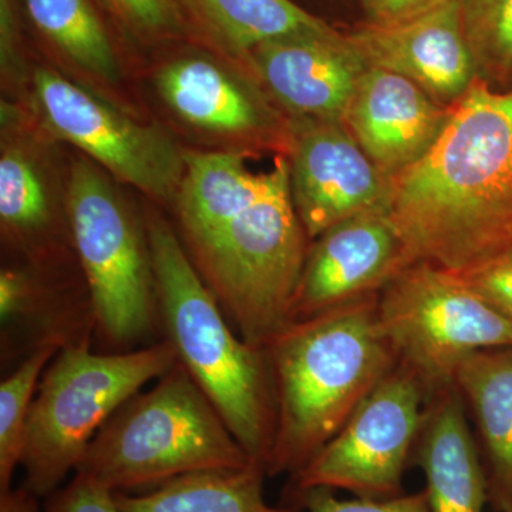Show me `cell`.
I'll return each mask as SVG.
<instances>
[{
    "mask_svg": "<svg viewBox=\"0 0 512 512\" xmlns=\"http://www.w3.org/2000/svg\"><path fill=\"white\" fill-rule=\"evenodd\" d=\"M175 202L192 264L241 338L264 349L289 323L311 247L289 160L255 170L241 153L185 154Z\"/></svg>",
    "mask_w": 512,
    "mask_h": 512,
    "instance_id": "1",
    "label": "cell"
},
{
    "mask_svg": "<svg viewBox=\"0 0 512 512\" xmlns=\"http://www.w3.org/2000/svg\"><path fill=\"white\" fill-rule=\"evenodd\" d=\"M410 265L464 272L512 247V89L477 79L426 156L390 181Z\"/></svg>",
    "mask_w": 512,
    "mask_h": 512,
    "instance_id": "2",
    "label": "cell"
},
{
    "mask_svg": "<svg viewBox=\"0 0 512 512\" xmlns=\"http://www.w3.org/2000/svg\"><path fill=\"white\" fill-rule=\"evenodd\" d=\"M377 296L293 320L266 343L276 407L269 477L299 473L396 367Z\"/></svg>",
    "mask_w": 512,
    "mask_h": 512,
    "instance_id": "3",
    "label": "cell"
},
{
    "mask_svg": "<svg viewBox=\"0 0 512 512\" xmlns=\"http://www.w3.org/2000/svg\"><path fill=\"white\" fill-rule=\"evenodd\" d=\"M146 228L164 339L248 456L265 467L276 424L265 349L234 329L174 229L157 217Z\"/></svg>",
    "mask_w": 512,
    "mask_h": 512,
    "instance_id": "4",
    "label": "cell"
},
{
    "mask_svg": "<svg viewBox=\"0 0 512 512\" xmlns=\"http://www.w3.org/2000/svg\"><path fill=\"white\" fill-rule=\"evenodd\" d=\"M258 464L180 362L117 410L76 473L114 493L150 490L185 474Z\"/></svg>",
    "mask_w": 512,
    "mask_h": 512,
    "instance_id": "5",
    "label": "cell"
},
{
    "mask_svg": "<svg viewBox=\"0 0 512 512\" xmlns=\"http://www.w3.org/2000/svg\"><path fill=\"white\" fill-rule=\"evenodd\" d=\"M175 363L177 353L167 339L127 352H94L92 340L60 350L30 410L23 487L36 497L55 493L110 417Z\"/></svg>",
    "mask_w": 512,
    "mask_h": 512,
    "instance_id": "6",
    "label": "cell"
},
{
    "mask_svg": "<svg viewBox=\"0 0 512 512\" xmlns=\"http://www.w3.org/2000/svg\"><path fill=\"white\" fill-rule=\"evenodd\" d=\"M70 231L92 302L94 338L104 352L158 342L156 279L147 228L89 163L77 161L69 183Z\"/></svg>",
    "mask_w": 512,
    "mask_h": 512,
    "instance_id": "7",
    "label": "cell"
},
{
    "mask_svg": "<svg viewBox=\"0 0 512 512\" xmlns=\"http://www.w3.org/2000/svg\"><path fill=\"white\" fill-rule=\"evenodd\" d=\"M377 319L397 363L429 397L454 386L460 366L483 350L512 348V319L458 272L414 262L377 296Z\"/></svg>",
    "mask_w": 512,
    "mask_h": 512,
    "instance_id": "8",
    "label": "cell"
},
{
    "mask_svg": "<svg viewBox=\"0 0 512 512\" xmlns=\"http://www.w3.org/2000/svg\"><path fill=\"white\" fill-rule=\"evenodd\" d=\"M429 400L419 377L397 363L339 433L291 477V491L329 488L365 500L404 494V471L419 440Z\"/></svg>",
    "mask_w": 512,
    "mask_h": 512,
    "instance_id": "9",
    "label": "cell"
},
{
    "mask_svg": "<svg viewBox=\"0 0 512 512\" xmlns=\"http://www.w3.org/2000/svg\"><path fill=\"white\" fill-rule=\"evenodd\" d=\"M35 93L43 119L57 136L138 190L157 200H175L185 154L163 131L137 123L53 70H37Z\"/></svg>",
    "mask_w": 512,
    "mask_h": 512,
    "instance_id": "10",
    "label": "cell"
},
{
    "mask_svg": "<svg viewBox=\"0 0 512 512\" xmlns=\"http://www.w3.org/2000/svg\"><path fill=\"white\" fill-rule=\"evenodd\" d=\"M289 168L293 204L311 242L340 222L387 212L390 180L342 121L299 119Z\"/></svg>",
    "mask_w": 512,
    "mask_h": 512,
    "instance_id": "11",
    "label": "cell"
},
{
    "mask_svg": "<svg viewBox=\"0 0 512 512\" xmlns=\"http://www.w3.org/2000/svg\"><path fill=\"white\" fill-rule=\"evenodd\" d=\"M410 262L386 211L359 215L311 242L289 322L372 298Z\"/></svg>",
    "mask_w": 512,
    "mask_h": 512,
    "instance_id": "12",
    "label": "cell"
},
{
    "mask_svg": "<svg viewBox=\"0 0 512 512\" xmlns=\"http://www.w3.org/2000/svg\"><path fill=\"white\" fill-rule=\"evenodd\" d=\"M348 39L367 67L406 77L443 106L457 103L478 79L460 0L396 25L367 22Z\"/></svg>",
    "mask_w": 512,
    "mask_h": 512,
    "instance_id": "13",
    "label": "cell"
},
{
    "mask_svg": "<svg viewBox=\"0 0 512 512\" xmlns=\"http://www.w3.org/2000/svg\"><path fill=\"white\" fill-rule=\"evenodd\" d=\"M249 53L269 93L299 119L342 121L367 70L338 30L272 40Z\"/></svg>",
    "mask_w": 512,
    "mask_h": 512,
    "instance_id": "14",
    "label": "cell"
},
{
    "mask_svg": "<svg viewBox=\"0 0 512 512\" xmlns=\"http://www.w3.org/2000/svg\"><path fill=\"white\" fill-rule=\"evenodd\" d=\"M450 109L406 77L367 67L342 123L392 181L426 156Z\"/></svg>",
    "mask_w": 512,
    "mask_h": 512,
    "instance_id": "15",
    "label": "cell"
},
{
    "mask_svg": "<svg viewBox=\"0 0 512 512\" xmlns=\"http://www.w3.org/2000/svg\"><path fill=\"white\" fill-rule=\"evenodd\" d=\"M413 460L426 480L430 512H485L487 473L456 386L429 400Z\"/></svg>",
    "mask_w": 512,
    "mask_h": 512,
    "instance_id": "16",
    "label": "cell"
},
{
    "mask_svg": "<svg viewBox=\"0 0 512 512\" xmlns=\"http://www.w3.org/2000/svg\"><path fill=\"white\" fill-rule=\"evenodd\" d=\"M454 386L473 410L487 451L490 503L512 512V348L474 353Z\"/></svg>",
    "mask_w": 512,
    "mask_h": 512,
    "instance_id": "17",
    "label": "cell"
},
{
    "mask_svg": "<svg viewBox=\"0 0 512 512\" xmlns=\"http://www.w3.org/2000/svg\"><path fill=\"white\" fill-rule=\"evenodd\" d=\"M161 96L192 126L225 134H252L266 126L265 111L245 84L211 60L184 57L157 76Z\"/></svg>",
    "mask_w": 512,
    "mask_h": 512,
    "instance_id": "18",
    "label": "cell"
},
{
    "mask_svg": "<svg viewBox=\"0 0 512 512\" xmlns=\"http://www.w3.org/2000/svg\"><path fill=\"white\" fill-rule=\"evenodd\" d=\"M266 476L261 464L198 471L144 493H116V500L121 512H298L266 503Z\"/></svg>",
    "mask_w": 512,
    "mask_h": 512,
    "instance_id": "19",
    "label": "cell"
},
{
    "mask_svg": "<svg viewBox=\"0 0 512 512\" xmlns=\"http://www.w3.org/2000/svg\"><path fill=\"white\" fill-rule=\"evenodd\" d=\"M208 26L239 52L284 37L329 33L328 23L292 0H191Z\"/></svg>",
    "mask_w": 512,
    "mask_h": 512,
    "instance_id": "20",
    "label": "cell"
},
{
    "mask_svg": "<svg viewBox=\"0 0 512 512\" xmlns=\"http://www.w3.org/2000/svg\"><path fill=\"white\" fill-rule=\"evenodd\" d=\"M40 30L69 59L103 79H119V64L106 29L89 0H25Z\"/></svg>",
    "mask_w": 512,
    "mask_h": 512,
    "instance_id": "21",
    "label": "cell"
},
{
    "mask_svg": "<svg viewBox=\"0 0 512 512\" xmlns=\"http://www.w3.org/2000/svg\"><path fill=\"white\" fill-rule=\"evenodd\" d=\"M56 346H43L9 370L0 383V493L10 490L16 467L22 466L26 431L37 387Z\"/></svg>",
    "mask_w": 512,
    "mask_h": 512,
    "instance_id": "22",
    "label": "cell"
},
{
    "mask_svg": "<svg viewBox=\"0 0 512 512\" xmlns=\"http://www.w3.org/2000/svg\"><path fill=\"white\" fill-rule=\"evenodd\" d=\"M478 79L512 89V0H460Z\"/></svg>",
    "mask_w": 512,
    "mask_h": 512,
    "instance_id": "23",
    "label": "cell"
},
{
    "mask_svg": "<svg viewBox=\"0 0 512 512\" xmlns=\"http://www.w3.org/2000/svg\"><path fill=\"white\" fill-rule=\"evenodd\" d=\"M0 218L15 235L42 232L50 212L42 180L19 151H8L0 160Z\"/></svg>",
    "mask_w": 512,
    "mask_h": 512,
    "instance_id": "24",
    "label": "cell"
},
{
    "mask_svg": "<svg viewBox=\"0 0 512 512\" xmlns=\"http://www.w3.org/2000/svg\"><path fill=\"white\" fill-rule=\"evenodd\" d=\"M291 495L306 512H430L424 491L387 500H340L329 488L291 491Z\"/></svg>",
    "mask_w": 512,
    "mask_h": 512,
    "instance_id": "25",
    "label": "cell"
},
{
    "mask_svg": "<svg viewBox=\"0 0 512 512\" xmlns=\"http://www.w3.org/2000/svg\"><path fill=\"white\" fill-rule=\"evenodd\" d=\"M458 274H461L485 301L512 319V247Z\"/></svg>",
    "mask_w": 512,
    "mask_h": 512,
    "instance_id": "26",
    "label": "cell"
},
{
    "mask_svg": "<svg viewBox=\"0 0 512 512\" xmlns=\"http://www.w3.org/2000/svg\"><path fill=\"white\" fill-rule=\"evenodd\" d=\"M46 512H121L116 493L83 473L47 497Z\"/></svg>",
    "mask_w": 512,
    "mask_h": 512,
    "instance_id": "27",
    "label": "cell"
},
{
    "mask_svg": "<svg viewBox=\"0 0 512 512\" xmlns=\"http://www.w3.org/2000/svg\"><path fill=\"white\" fill-rule=\"evenodd\" d=\"M117 13L130 25L146 32L178 29L180 12L174 0H109Z\"/></svg>",
    "mask_w": 512,
    "mask_h": 512,
    "instance_id": "28",
    "label": "cell"
},
{
    "mask_svg": "<svg viewBox=\"0 0 512 512\" xmlns=\"http://www.w3.org/2000/svg\"><path fill=\"white\" fill-rule=\"evenodd\" d=\"M446 2L448 0H362L369 23L380 26L406 22Z\"/></svg>",
    "mask_w": 512,
    "mask_h": 512,
    "instance_id": "29",
    "label": "cell"
},
{
    "mask_svg": "<svg viewBox=\"0 0 512 512\" xmlns=\"http://www.w3.org/2000/svg\"><path fill=\"white\" fill-rule=\"evenodd\" d=\"M16 23L10 0H0V49L2 62L9 63L13 57L16 42Z\"/></svg>",
    "mask_w": 512,
    "mask_h": 512,
    "instance_id": "30",
    "label": "cell"
},
{
    "mask_svg": "<svg viewBox=\"0 0 512 512\" xmlns=\"http://www.w3.org/2000/svg\"><path fill=\"white\" fill-rule=\"evenodd\" d=\"M35 494L30 493L25 487L18 490L5 491L0 493V512H39Z\"/></svg>",
    "mask_w": 512,
    "mask_h": 512,
    "instance_id": "31",
    "label": "cell"
}]
</instances>
